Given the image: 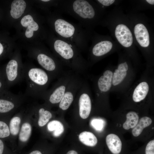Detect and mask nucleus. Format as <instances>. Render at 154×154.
<instances>
[{
  "label": "nucleus",
  "mask_w": 154,
  "mask_h": 154,
  "mask_svg": "<svg viewBox=\"0 0 154 154\" xmlns=\"http://www.w3.org/2000/svg\"><path fill=\"white\" fill-rule=\"evenodd\" d=\"M54 49L63 65L68 67L75 73L79 74H86L88 64L74 45L65 40L58 39L54 42Z\"/></svg>",
  "instance_id": "nucleus-1"
},
{
  "label": "nucleus",
  "mask_w": 154,
  "mask_h": 154,
  "mask_svg": "<svg viewBox=\"0 0 154 154\" xmlns=\"http://www.w3.org/2000/svg\"><path fill=\"white\" fill-rule=\"evenodd\" d=\"M23 78L27 84L26 95L42 97L53 79L44 69L29 66H24Z\"/></svg>",
  "instance_id": "nucleus-2"
},
{
  "label": "nucleus",
  "mask_w": 154,
  "mask_h": 154,
  "mask_svg": "<svg viewBox=\"0 0 154 154\" xmlns=\"http://www.w3.org/2000/svg\"><path fill=\"white\" fill-rule=\"evenodd\" d=\"M136 70L125 61L114 68L111 92L124 94L132 85L135 79Z\"/></svg>",
  "instance_id": "nucleus-3"
},
{
  "label": "nucleus",
  "mask_w": 154,
  "mask_h": 154,
  "mask_svg": "<svg viewBox=\"0 0 154 154\" xmlns=\"http://www.w3.org/2000/svg\"><path fill=\"white\" fill-rule=\"evenodd\" d=\"M114 68H107L99 75L91 78L93 82L95 96L97 99H105L111 92Z\"/></svg>",
  "instance_id": "nucleus-4"
},
{
  "label": "nucleus",
  "mask_w": 154,
  "mask_h": 154,
  "mask_svg": "<svg viewBox=\"0 0 154 154\" xmlns=\"http://www.w3.org/2000/svg\"><path fill=\"white\" fill-rule=\"evenodd\" d=\"M74 73L71 70L65 71L52 87L47 90L42 97L52 105L59 104Z\"/></svg>",
  "instance_id": "nucleus-5"
},
{
  "label": "nucleus",
  "mask_w": 154,
  "mask_h": 154,
  "mask_svg": "<svg viewBox=\"0 0 154 154\" xmlns=\"http://www.w3.org/2000/svg\"><path fill=\"white\" fill-rule=\"evenodd\" d=\"M84 80L80 74L76 73H74L64 94L59 104L60 110L65 111L69 108Z\"/></svg>",
  "instance_id": "nucleus-6"
},
{
  "label": "nucleus",
  "mask_w": 154,
  "mask_h": 154,
  "mask_svg": "<svg viewBox=\"0 0 154 154\" xmlns=\"http://www.w3.org/2000/svg\"><path fill=\"white\" fill-rule=\"evenodd\" d=\"M91 94L88 83L85 79L76 96L79 115L83 119L87 118L91 113L92 108Z\"/></svg>",
  "instance_id": "nucleus-7"
},
{
  "label": "nucleus",
  "mask_w": 154,
  "mask_h": 154,
  "mask_svg": "<svg viewBox=\"0 0 154 154\" xmlns=\"http://www.w3.org/2000/svg\"><path fill=\"white\" fill-rule=\"evenodd\" d=\"M18 60L11 59L5 67V75L8 86H13L23 79L24 66Z\"/></svg>",
  "instance_id": "nucleus-8"
},
{
  "label": "nucleus",
  "mask_w": 154,
  "mask_h": 154,
  "mask_svg": "<svg viewBox=\"0 0 154 154\" xmlns=\"http://www.w3.org/2000/svg\"><path fill=\"white\" fill-rule=\"evenodd\" d=\"M54 27L56 33L65 40L75 42L77 35L80 34L76 26L61 18L55 21Z\"/></svg>",
  "instance_id": "nucleus-9"
},
{
  "label": "nucleus",
  "mask_w": 154,
  "mask_h": 154,
  "mask_svg": "<svg viewBox=\"0 0 154 154\" xmlns=\"http://www.w3.org/2000/svg\"><path fill=\"white\" fill-rule=\"evenodd\" d=\"M70 8L72 12L84 21L85 20L92 19L95 15L93 7L86 0H75L71 3Z\"/></svg>",
  "instance_id": "nucleus-10"
},
{
  "label": "nucleus",
  "mask_w": 154,
  "mask_h": 154,
  "mask_svg": "<svg viewBox=\"0 0 154 154\" xmlns=\"http://www.w3.org/2000/svg\"><path fill=\"white\" fill-rule=\"evenodd\" d=\"M115 35L118 42L123 46L128 47L132 45L133 40L132 33L125 25L120 24L117 26Z\"/></svg>",
  "instance_id": "nucleus-11"
},
{
  "label": "nucleus",
  "mask_w": 154,
  "mask_h": 154,
  "mask_svg": "<svg viewBox=\"0 0 154 154\" xmlns=\"http://www.w3.org/2000/svg\"><path fill=\"white\" fill-rule=\"evenodd\" d=\"M23 96L9 92L7 98H0V113H7L14 110L16 103L20 101Z\"/></svg>",
  "instance_id": "nucleus-12"
},
{
  "label": "nucleus",
  "mask_w": 154,
  "mask_h": 154,
  "mask_svg": "<svg viewBox=\"0 0 154 154\" xmlns=\"http://www.w3.org/2000/svg\"><path fill=\"white\" fill-rule=\"evenodd\" d=\"M134 33L137 41L141 46L146 47L149 46L150 40L149 33L143 24L139 23L136 25Z\"/></svg>",
  "instance_id": "nucleus-13"
},
{
  "label": "nucleus",
  "mask_w": 154,
  "mask_h": 154,
  "mask_svg": "<svg viewBox=\"0 0 154 154\" xmlns=\"http://www.w3.org/2000/svg\"><path fill=\"white\" fill-rule=\"evenodd\" d=\"M112 46V44L109 41L99 42L92 48L91 52L92 56L97 58L104 56L111 51Z\"/></svg>",
  "instance_id": "nucleus-14"
},
{
  "label": "nucleus",
  "mask_w": 154,
  "mask_h": 154,
  "mask_svg": "<svg viewBox=\"0 0 154 154\" xmlns=\"http://www.w3.org/2000/svg\"><path fill=\"white\" fill-rule=\"evenodd\" d=\"M107 145L110 151L114 154H119L121 151L122 147L121 141L117 135L110 134L106 138Z\"/></svg>",
  "instance_id": "nucleus-15"
},
{
  "label": "nucleus",
  "mask_w": 154,
  "mask_h": 154,
  "mask_svg": "<svg viewBox=\"0 0 154 154\" xmlns=\"http://www.w3.org/2000/svg\"><path fill=\"white\" fill-rule=\"evenodd\" d=\"M26 7L25 1L23 0H15L13 1L11 6L10 14L13 18L17 19L24 13Z\"/></svg>",
  "instance_id": "nucleus-16"
},
{
  "label": "nucleus",
  "mask_w": 154,
  "mask_h": 154,
  "mask_svg": "<svg viewBox=\"0 0 154 154\" xmlns=\"http://www.w3.org/2000/svg\"><path fill=\"white\" fill-rule=\"evenodd\" d=\"M79 139L82 143L90 147L95 146L98 142L96 137L89 131H84L80 133L79 135Z\"/></svg>",
  "instance_id": "nucleus-17"
},
{
  "label": "nucleus",
  "mask_w": 154,
  "mask_h": 154,
  "mask_svg": "<svg viewBox=\"0 0 154 154\" xmlns=\"http://www.w3.org/2000/svg\"><path fill=\"white\" fill-rule=\"evenodd\" d=\"M152 122V119L149 117L144 116L142 117L132 130L133 135L135 137L139 135L143 129L150 125Z\"/></svg>",
  "instance_id": "nucleus-18"
},
{
  "label": "nucleus",
  "mask_w": 154,
  "mask_h": 154,
  "mask_svg": "<svg viewBox=\"0 0 154 154\" xmlns=\"http://www.w3.org/2000/svg\"><path fill=\"white\" fill-rule=\"evenodd\" d=\"M126 117V120L123 124V128L126 130L133 128L139 121L137 113L135 111H130L127 114Z\"/></svg>",
  "instance_id": "nucleus-19"
},
{
  "label": "nucleus",
  "mask_w": 154,
  "mask_h": 154,
  "mask_svg": "<svg viewBox=\"0 0 154 154\" xmlns=\"http://www.w3.org/2000/svg\"><path fill=\"white\" fill-rule=\"evenodd\" d=\"M47 128L49 131L53 132V135L55 137L60 136L63 133L64 130L62 123L56 120H52L48 123Z\"/></svg>",
  "instance_id": "nucleus-20"
},
{
  "label": "nucleus",
  "mask_w": 154,
  "mask_h": 154,
  "mask_svg": "<svg viewBox=\"0 0 154 154\" xmlns=\"http://www.w3.org/2000/svg\"><path fill=\"white\" fill-rule=\"evenodd\" d=\"M38 113L39 118L38 124L40 127L45 125L52 117V114L51 112L43 107L39 108Z\"/></svg>",
  "instance_id": "nucleus-21"
},
{
  "label": "nucleus",
  "mask_w": 154,
  "mask_h": 154,
  "mask_svg": "<svg viewBox=\"0 0 154 154\" xmlns=\"http://www.w3.org/2000/svg\"><path fill=\"white\" fill-rule=\"evenodd\" d=\"M21 23L23 26L27 27V29L33 31L38 30L39 28L37 23L34 21L33 17L29 15L23 17L21 19Z\"/></svg>",
  "instance_id": "nucleus-22"
},
{
  "label": "nucleus",
  "mask_w": 154,
  "mask_h": 154,
  "mask_svg": "<svg viewBox=\"0 0 154 154\" xmlns=\"http://www.w3.org/2000/svg\"><path fill=\"white\" fill-rule=\"evenodd\" d=\"M31 126L28 123H23L19 135V139L22 142H25L29 139L31 134Z\"/></svg>",
  "instance_id": "nucleus-23"
},
{
  "label": "nucleus",
  "mask_w": 154,
  "mask_h": 154,
  "mask_svg": "<svg viewBox=\"0 0 154 154\" xmlns=\"http://www.w3.org/2000/svg\"><path fill=\"white\" fill-rule=\"evenodd\" d=\"M21 121L20 118L19 117H14L11 119L9 127L11 134L16 135L18 134L19 130Z\"/></svg>",
  "instance_id": "nucleus-24"
},
{
  "label": "nucleus",
  "mask_w": 154,
  "mask_h": 154,
  "mask_svg": "<svg viewBox=\"0 0 154 154\" xmlns=\"http://www.w3.org/2000/svg\"><path fill=\"white\" fill-rule=\"evenodd\" d=\"M9 128L5 122L0 121V138H3L9 136L10 135Z\"/></svg>",
  "instance_id": "nucleus-25"
},
{
  "label": "nucleus",
  "mask_w": 154,
  "mask_h": 154,
  "mask_svg": "<svg viewBox=\"0 0 154 154\" xmlns=\"http://www.w3.org/2000/svg\"><path fill=\"white\" fill-rule=\"evenodd\" d=\"M92 126L97 131L102 130L104 126V122L102 119H94L91 122Z\"/></svg>",
  "instance_id": "nucleus-26"
},
{
  "label": "nucleus",
  "mask_w": 154,
  "mask_h": 154,
  "mask_svg": "<svg viewBox=\"0 0 154 154\" xmlns=\"http://www.w3.org/2000/svg\"><path fill=\"white\" fill-rule=\"evenodd\" d=\"M145 154H154V140L150 141L145 148Z\"/></svg>",
  "instance_id": "nucleus-27"
},
{
  "label": "nucleus",
  "mask_w": 154,
  "mask_h": 154,
  "mask_svg": "<svg viewBox=\"0 0 154 154\" xmlns=\"http://www.w3.org/2000/svg\"><path fill=\"white\" fill-rule=\"evenodd\" d=\"M98 1L102 5L108 6L112 5L115 1L114 0H98Z\"/></svg>",
  "instance_id": "nucleus-28"
},
{
  "label": "nucleus",
  "mask_w": 154,
  "mask_h": 154,
  "mask_svg": "<svg viewBox=\"0 0 154 154\" xmlns=\"http://www.w3.org/2000/svg\"><path fill=\"white\" fill-rule=\"evenodd\" d=\"M34 31L26 29L25 32L26 37L27 38H30L33 37V35Z\"/></svg>",
  "instance_id": "nucleus-29"
},
{
  "label": "nucleus",
  "mask_w": 154,
  "mask_h": 154,
  "mask_svg": "<svg viewBox=\"0 0 154 154\" xmlns=\"http://www.w3.org/2000/svg\"><path fill=\"white\" fill-rule=\"evenodd\" d=\"M4 148V145L3 141L0 139V154H2Z\"/></svg>",
  "instance_id": "nucleus-30"
},
{
  "label": "nucleus",
  "mask_w": 154,
  "mask_h": 154,
  "mask_svg": "<svg viewBox=\"0 0 154 154\" xmlns=\"http://www.w3.org/2000/svg\"><path fill=\"white\" fill-rule=\"evenodd\" d=\"M66 154H78V153L75 151L71 150L69 151Z\"/></svg>",
  "instance_id": "nucleus-31"
},
{
  "label": "nucleus",
  "mask_w": 154,
  "mask_h": 154,
  "mask_svg": "<svg viewBox=\"0 0 154 154\" xmlns=\"http://www.w3.org/2000/svg\"><path fill=\"white\" fill-rule=\"evenodd\" d=\"M29 154H42L41 152L38 150H35L34 151Z\"/></svg>",
  "instance_id": "nucleus-32"
},
{
  "label": "nucleus",
  "mask_w": 154,
  "mask_h": 154,
  "mask_svg": "<svg viewBox=\"0 0 154 154\" xmlns=\"http://www.w3.org/2000/svg\"><path fill=\"white\" fill-rule=\"evenodd\" d=\"M3 50V47L2 44L0 43V56L2 53Z\"/></svg>",
  "instance_id": "nucleus-33"
},
{
  "label": "nucleus",
  "mask_w": 154,
  "mask_h": 154,
  "mask_svg": "<svg viewBox=\"0 0 154 154\" xmlns=\"http://www.w3.org/2000/svg\"><path fill=\"white\" fill-rule=\"evenodd\" d=\"M146 1L149 4L152 5L154 4V0H146Z\"/></svg>",
  "instance_id": "nucleus-34"
},
{
  "label": "nucleus",
  "mask_w": 154,
  "mask_h": 154,
  "mask_svg": "<svg viewBox=\"0 0 154 154\" xmlns=\"http://www.w3.org/2000/svg\"><path fill=\"white\" fill-rule=\"evenodd\" d=\"M2 86H3V84L1 81L0 80V89L1 88Z\"/></svg>",
  "instance_id": "nucleus-35"
},
{
  "label": "nucleus",
  "mask_w": 154,
  "mask_h": 154,
  "mask_svg": "<svg viewBox=\"0 0 154 154\" xmlns=\"http://www.w3.org/2000/svg\"><path fill=\"white\" fill-rule=\"evenodd\" d=\"M41 1L44 2H48L50 1L49 0H42Z\"/></svg>",
  "instance_id": "nucleus-36"
}]
</instances>
